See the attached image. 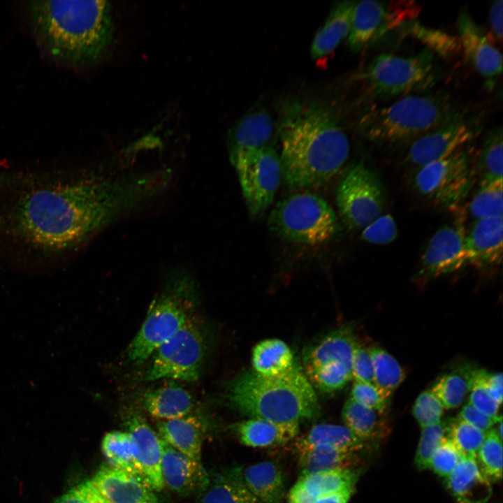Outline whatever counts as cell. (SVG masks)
<instances>
[{
	"label": "cell",
	"mask_w": 503,
	"mask_h": 503,
	"mask_svg": "<svg viewBox=\"0 0 503 503\" xmlns=\"http://www.w3.org/2000/svg\"><path fill=\"white\" fill-rule=\"evenodd\" d=\"M54 503H90L82 483L72 488Z\"/></svg>",
	"instance_id": "obj_54"
},
{
	"label": "cell",
	"mask_w": 503,
	"mask_h": 503,
	"mask_svg": "<svg viewBox=\"0 0 503 503\" xmlns=\"http://www.w3.org/2000/svg\"><path fill=\"white\" fill-rule=\"evenodd\" d=\"M476 462L481 475L489 482L501 479L502 475V439L493 428L486 433L476 455Z\"/></svg>",
	"instance_id": "obj_40"
},
{
	"label": "cell",
	"mask_w": 503,
	"mask_h": 503,
	"mask_svg": "<svg viewBox=\"0 0 503 503\" xmlns=\"http://www.w3.org/2000/svg\"><path fill=\"white\" fill-rule=\"evenodd\" d=\"M502 0L494 1L489 10V24L493 36L500 41L502 39Z\"/></svg>",
	"instance_id": "obj_53"
},
{
	"label": "cell",
	"mask_w": 503,
	"mask_h": 503,
	"mask_svg": "<svg viewBox=\"0 0 503 503\" xmlns=\"http://www.w3.org/2000/svg\"><path fill=\"white\" fill-rule=\"evenodd\" d=\"M28 9L40 44L63 64L90 66L105 57L112 44L114 24L106 1H33Z\"/></svg>",
	"instance_id": "obj_3"
},
{
	"label": "cell",
	"mask_w": 503,
	"mask_h": 503,
	"mask_svg": "<svg viewBox=\"0 0 503 503\" xmlns=\"http://www.w3.org/2000/svg\"><path fill=\"white\" fill-rule=\"evenodd\" d=\"M231 428L245 446L263 448L282 445L292 440L299 432V423L250 418L233 424Z\"/></svg>",
	"instance_id": "obj_26"
},
{
	"label": "cell",
	"mask_w": 503,
	"mask_h": 503,
	"mask_svg": "<svg viewBox=\"0 0 503 503\" xmlns=\"http://www.w3.org/2000/svg\"><path fill=\"white\" fill-rule=\"evenodd\" d=\"M160 439L191 458L201 462V449L206 424L201 417L189 414L185 416L160 420L156 423Z\"/></svg>",
	"instance_id": "obj_21"
},
{
	"label": "cell",
	"mask_w": 503,
	"mask_h": 503,
	"mask_svg": "<svg viewBox=\"0 0 503 503\" xmlns=\"http://www.w3.org/2000/svg\"><path fill=\"white\" fill-rule=\"evenodd\" d=\"M89 501L90 503H109L101 495L98 493L92 497V500H89Z\"/></svg>",
	"instance_id": "obj_57"
},
{
	"label": "cell",
	"mask_w": 503,
	"mask_h": 503,
	"mask_svg": "<svg viewBox=\"0 0 503 503\" xmlns=\"http://www.w3.org/2000/svg\"><path fill=\"white\" fill-rule=\"evenodd\" d=\"M314 500V497L296 483L291 489L288 496L289 503H313Z\"/></svg>",
	"instance_id": "obj_56"
},
{
	"label": "cell",
	"mask_w": 503,
	"mask_h": 503,
	"mask_svg": "<svg viewBox=\"0 0 503 503\" xmlns=\"http://www.w3.org/2000/svg\"><path fill=\"white\" fill-rule=\"evenodd\" d=\"M435 73L433 53L426 48L408 57L381 53L371 60L360 77L372 97L385 99L430 87Z\"/></svg>",
	"instance_id": "obj_8"
},
{
	"label": "cell",
	"mask_w": 503,
	"mask_h": 503,
	"mask_svg": "<svg viewBox=\"0 0 503 503\" xmlns=\"http://www.w3.org/2000/svg\"><path fill=\"white\" fill-rule=\"evenodd\" d=\"M476 368L462 365L437 379L431 391L445 409L459 407L470 391Z\"/></svg>",
	"instance_id": "obj_34"
},
{
	"label": "cell",
	"mask_w": 503,
	"mask_h": 503,
	"mask_svg": "<svg viewBox=\"0 0 503 503\" xmlns=\"http://www.w3.org/2000/svg\"><path fill=\"white\" fill-rule=\"evenodd\" d=\"M474 175L469 156L461 149L449 156L418 169L415 189L435 205L458 208L472 186Z\"/></svg>",
	"instance_id": "obj_11"
},
{
	"label": "cell",
	"mask_w": 503,
	"mask_h": 503,
	"mask_svg": "<svg viewBox=\"0 0 503 503\" xmlns=\"http://www.w3.org/2000/svg\"><path fill=\"white\" fill-rule=\"evenodd\" d=\"M503 180L479 184L469 205L471 216L477 219L503 213Z\"/></svg>",
	"instance_id": "obj_39"
},
{
	"label": "cell",
	"mask_w": 503,
	"mask_h": 503,
	"mask_svg": "<svg viewBox=\"0 0 503 503\" xmlns=\"http://www.w3.org/2000/svg\"><path fill=\"white\" fill-rule=\"evenodd\" d=\"M499 417L490 418L467 402L462 407L458 418L486 432L492 428Z\"/></svg>",
	"instance_id": "obj_51"
},
{
	"label": "cell",
	"mask_w": 503,
	"mask_h": 503,
	"mask_svg": "<svg viewBox=\"0 0 503 503\" xmlns=\"http://www.w3.org/2000/svg\"><path fill=\"white\" fill-rule=\"evenodd\" d=\"M479 122L466 119L460 113L453 118L414 140L404 162L418 168L446 158L462 149L480 131Z\"/></svg>",
	"instance_id": "obj_13"
},
{
	"label": "cell",
	"mask_w": 503,
	"mask_h": 503,
	"mask_svg": "<svg viewBox=\"0 0 503 503\" xmlns=\"http://www.w3.org/2000/svg\"><path fill=\"white\" fill-rule=\"evenodd\" d=\"M253 370L268 377L283 374L295 365L293 353L282 340L271 338L262 340L252 349Z\"/></svg>",
	"instance_id": "obj_31"
},
{
	"label": "cell",
	"mask_w": 503,
	"mask_h": 503,
	"mask_svg": "<svg viewBox=\"0 0 503 503\" xmlns=\"http://www.w3.org/2000/svg\"><path fill=\"white\" fill-rule=\"evenodd\" d=\"M101 450L111 467L143 479L136 465L135 446L128 432L106 433L102 439Z\"/></svg>",
	"instance_id": "obj_37"
},
{
	"label": "cell",
	"mask_w": 503,
	"mask_h": 503,
	"mask_svg": "<svg viewBox=\"0 0 503 503\" xmlns=\"http://www.w3.org/2000/svg\"><path fill=\"white\" fill-rule=\"evenodd\" d=\"M385 201L384 190L379 177L363 163L352 166L337 189L339 213L351 230L362 231L381 216Z\"/></svg>",
	"instance_id": "obj_10"
},
{
	"label": "cell",
	"mask_w": 503,
	"mask_h": 503,
	"mask_svg": "<svg viewBox=\"0 0 503 503\" xmlns=\"http://www.w3.org/2000/svg\"><path fill=\"white\" fill-rule=\"evenodd\" d=\"M365 445L345 425L328 423L314 425L296 442V447L326 446L351 453L362 450Z\"/></svg>",
	"instance_id": "obj_33"
},
{
	"label": "cell",
	"mask_w": 503,
	"mask_h": 503,
	"mask_svg": "<svg viewBox=\"0 0 503 503\" xmlns=\"http://www.w3.org/2000/svg\"><path fill=\"white\" fill-rule=\"evenodd\" d=\"M386 13L384 2L373 0L356 2L347 36V44L352 52H360L384 36Z\"/></svg>",
	"instance_id": "obj_22"
},
{
	"label": "cell",
	"mask_w": 503,
	"mask_h": 503,
	"mask_svg": "<svg viewBox=\"0 0 503 503\" xmlns=\"http://www.w3.org/2000/svg\"><path fill=\"white\" fill-rule=\"evenodd\" d=\"M469 403L483 414L497 418L500 404L488 392L482 377V369H476L469 391Z\"/></svg>",
	"instance_id": "obj_49"
},
{
	"label": "cell",
	"mask_w": 503,
	"mask_h": 503,
	"mask_svg": "<svg viewBox=\"0 0 503 503\" xmlns=\"http://www.w3.org/2000/svg\"><path fill=\"white\" fill-rule=\"evenodd\" d=\"M282 178L291 189L320 187L342 169L350 143L335 112L317 101L291 100L280 109Z\"/></svg>",
	"instance_id": "obj_2"
},
{
	"label": "cell",
	"mask_w": 503,
	"mask_h": 503,
	"mask_svg": "<svg viewBox=\"0 0 503 503\" xmlns=\"http://www.w3.org/2000/svg\"><path fill=\"white\" fill-rule=\"evenodd\" d=\"M357 343L352 330L347 328L330 333L305 353L306 373L333 361L342 363L351 372L353 351Z\"/></svg>",
	"instance_id": "obj_25"
},
{
	"label": "cell",
	"mask_w": 503,
	"mask_h": 503,
	"mask_svg": "<svg viewBox=\"0 0 503 503\" xmlns=\"http://www.w3.org/2000/svg\"><path fill=\"white\" fill-rule=\"evenodd\" d=\"M249 490L261 503H282L285 490L284 477L279 467L265 461L242 469Z\"/></svg>",
	"instance_id": "obj_29"
},
{
	"label": "cell",
	"mask_w": 503,
	"mask_h": 503,
	"mask_svg": "<svg viewBox=\"0 0 503 503\" xmlns=\"http://www.w3.org/2000/svg\"><path fill=\"white\" fill-rule=\"evenodd\" d=\"M384 414L349 398L344 403L342 417L345 426L365 442H379L390 432Z\"/></svg>",
	"instance_id": "obj_28"
},
{
	"label": "cell",
	"mask_w": 503,
	"mask_h": 503,
	"mask_svg": "<svg viewBox=\"0 0 503 503\" xmlns=\"http://www.w3.org/2000/svg\"><path fill=\"white\" fill-rule=\"evenodd\" d=\"M469 263L476 268L498 265L502 261L503 217L494 216L475 220L466 233Z\"/></svg>",
	"instance_id": "obj_19"
},
{
	"label": "cell",
	"mask_w": 503,
	"mask_h": 503,
	"mask_svg": "<svg viewBox=\"0 0 503 503\" xmlns=\"http://www.w3.org/2000/svg\"><path fill=\"white\" fill-rule=\"evenodd\" d=\"M232 165L249 214L252 217L262 214L272 203L282 179L278 153L268 145L237 159Z\"/></svg>",
	"instance_id": "obj_12"
},
{
	"label": "cell",
	"mask_w": 503,
	"mask_h": 503,
	"mask_svg": "<svg viewBox=\"0 0 503 503\" xmlns=\"http://www.w3.org/2000/svg\"><path fill=\"white\" fill-rule=\"evenodd\" d=\"M270 230L278 237L306 245L323 244L340 229L333 209L319 196L307 191L279 202L268 218Z\"/></svg>",
	"instance_id": "obj_6"
},
{
	"label": "cell",
	"mask_w": 503,
	"mask_h": 503,
	"mask_svg": "<svg viewBox=\"0 0 503 503\" xmlns=\"http://www.w3.org/2000/svg\"><path fill=\"white\" fill-rule=\"evenodd\" d=\"M484 385L490 396L500 405L502 402V374L488 372L482 369Z\"/></svg>",
	"instance_id": "obj_52"
},
{
	"label": "cell",
	"mask_w": 503,
	"mask_h": 503,
	"mask_svg": "<svg viewBox=\"0 0 503 503\" xmlns=\"http://www.w3.org/2000/svg\"><path fill=\"white\" fill-rule=\"evenodd\" d=\"M398 236V227L393 217L381 214L365 226L360 233L362 240L371 244L385 245L394 241Z\"/></svg>",
	"instance_id": "obj_46"
},
{
	"label": "cell",
	"mask_w": 503,
	"mask_h": 503,
	"mask_svg": "<svg viewBox=\"0 0 503 503\" xmlns=\"http://www.w3.org/2000/svg\"><path fill=\"white\" fill-rule=\"evenodd\" d=\"M458 113L446 94L407 95L390 105L369 110L360 117L358 128L365 138L377 143L414 141Z\"/></svg>",
	"instance_id": "obj_5"
},
{
	"label": "cell",
	"mask_w": 503,
	"mask_h": 503,
	"mask_svg": "<svg viewBox=\"0 0 503 503\" xmlns=\"http://www.w3.org/2000/svg\"><path fill=\"white\" fill-rule=\"evenodd\" d=\"M160 439L161 472L164 486L180 495L202 492L209 483L210 477L201 462L192 460Z\"/></svg>",
	"instance_id": "obj_18"
},
{
	"label": "cell",
	"mask_w": 503,
	"mask_h": 503,
	"mask_svg": "<svg viewBox=\"0 0 503 503\" xmlns=\"http://www.w3.org/2000/svg\"><path fill=\"white\" fill-rule=\"evenodd\" d=\"M201 503H261L247 488L240 467L225 470L201 492Z\"/></svg>",
	"instance_id": "obj_30"
},
{
	"label": "cell",
	"mask_w": 503,
	"mask_h": 503,
	"mask_svg": "<svg viewBox=\"0 0 503 503\" xmlns=\"http://www.w3.org/2000/svg\"><path fill=\"white\" fill-rule=\"evenodd\" d=\"M190 285L185 278L178 279L153 302L127 349L129 360L134 365L146 361L191 316Z\"/></svg>",
	"instance_id": "obj_7"
},
{
	"label": "cell",
	"mask_w": 503,
	"mask_h": 503,
	"mask_svg": "<svg viewBox=\"0 0 503 503\" xmlns=\"http://www.w3.org/2000/svg\"><path fill=\"white\" fill-rule=\"evenodd\" d=\"M374 371L373 384L388 398L404 381L406 374L398 361L380 347L369 348Z\"/></svg>",
	"instance_id": "obj_38"
},
{
	"label": "cell",
	"mask_w": 503,
	"mask_h": 503,
	"mask_svg": "<svg viewBox=\"0 0 503 503\" xmlns=\"http://www.w3.org/2000/svg\"><path fill=\"white\" fill-rule=\"evenodd\" d=\"M90 481L109 503H160L143 479L111 466L101 467Z\"/></svg>",
	"instance_id": "obj_17"
},
{
	"label": "cell",
	"mask_w": 503,
	"mask_h": 503,
	"mask_svg": "<svg viewBox=\"0 0 503 503\" xmlns=\"http://www.w3.org/2000/svg\"><path fill=\"white\" fill-rule=\"evenodd\" d=\"M445 408L437 397L430 390L423 391L413 406V415L423 428L441 421Z\"/></svg>",
	"instance_id": "obj_45"
},
{
	"label": "cell",
	"mask_w": 503,
	"mask_h": 503,
	"mask_svg": "<svg viewBox=\"0 0 503 503\" xmlns=\"http://www.w3.org/2000/svg\"><path fill=\"white\" fill-rule=\"evenodd\" d=\"M465 212L438 229L428 241L420 259V274L437 277L457 271L469 263L466 247Z\"/></svg>",
	"instance_id": "obj_14"
},
{
	"label": "cell",
	"mask_w": 503,
	"mask_h": 503,
	"mask_svg": "<svg viewBox=\"0 0 503 503\" xmlns=\"http://www.w3.org/2000/svg\"><path fill=\"white\" fill-rule=\"evenodd\" d=\"M502 129L497 126L489 132L485 138L476 166L472 167L473 175H477L479 184L502 180Z\"/></svg>",
	"instance_id": "obj_36"
},
{
	"label": "cell",
	"mask_w": 503,
	"mask_h": 503,
	"mask_svg": "<svg viewBox=\"0 0 503 503\" xmlns=\"http://www.w3.org/2000/svg\"><path fill=\"white\" fill-rule=\"evenodd\" d=\"M140 401L152 416L160 420L185 416L194 408L191 394L173 382L145 390L140 395Z\"/></svg>",
	"instance_id": "obj_24"
},
{
	"label": "cell",
	"mask_w": 503,
	"mask_h": 503,
	"mask_svg": "<svg viewBox=\"0 0 503 503\" xmlns=\"http://www.w3.org/2000/svg\"><path fill=\"white\" fill-rule=\"evenodd\" d=\"M356 1H343L331 10L311 45L313 59L326 57L339 45L350 31Z\"/></svg>",
	"instance_id": "obj_27"
},
{
	"label": "cell",
	"mask_w": 503,
	"mask_h": 503,
	"mask_svg": "<svg viewBox=\"0 0 503 503\" xmlns=\"http://www.w3.org/2000/svg\"><path fill=\"white\" fill-rule=\"evenodd\" d=\"M226 391L229 406L250 418L299 423L320 414L314 389L296 364L272 377L246 371L230 383Z\"/></svg>",
	"instance_id": "obj_4"
},
{
	"label": "cell",
	"mask_w": 503,
	"mask_h": 503,
	"mask_svg": "<svg viewBox=\"0 0 503 503\" xmlns=\"http://www.w3.org/2000/svg\"><path fill=\"white\" fill-rule=\"evenodd\" d=\"M449 420L422 428L421 438L415 455V464L419 470L430 468L432 455L442 441L447 436Z\"/></svg>",
	"instance_id": "obj_44"
},
{
	"label": "cell",
	"mask_w": 503,
	"mask_h": 503,
	"mask_svg": "<svg viewBox=\"0 0 503 503\" xmlns=\"http://www.w3.org/2000/svg\"><path fill=\"white\" fill-rule=\"evenodd\" d=\"M206 349L201 326L190 316L184 324L152 354L143 380L196 381Z\"/></svg>",
	"instance_id": "obj_9"
},
{
	"label": "cell",
	"mask_w": 503,
	"mask_h": 503,
	"mask_svg": "<svg viewBox=\"0 0 503 503\" xmlns=\"http://www.w3.org/2000/svg\"><path fill=\"white\" fill-rule=\"evenodd\" d=\"M462 458L460 453L446 436L435 450L430 468L439 476L446 478L454 470Z\"/></svg>",
	"instance_id": "obj_47"
},
{
	"label": "cell",
	"mask_w": 503,
	"mask_h": 503,
	"mask_svg": "<svg viewBox=\"0 0 503 503\" xmlns=\"http://www.w3.org/2000/svg\"><path fill=\"white\" fill-rule=\"evenodd\" d=\"M274 128L272 117L263 108L245 115L229 131L228 140L231 163L269 145Z\"/></svg>",
	"instance_id": "obj_20"
},
{
	"label": "cell",
	"mask_w": 503,
	"mask_h": 503,
	"mask_svg": "<svg viewBox=\"0 0 503 503\" xmlns=\"http://www.w3.org/2000/svg\"><path fill=\"white\" fill-rule=\"evenodd\" d=\"M360 472L352 469L321 472L300 476L296 484L314 497L354 488Z\"/></svg>",
	"instance_id": "obj_35"
},
{
	"label": "cell",
	"mask_w": 503,
	"mask_h": 503,
	"mask_svg": "<svg viewBox=\"0 0 503 503\" xmlns=\"http://www.w3.org/2000/svg\"><path fill=\"white\" fill-rule=\"evenodd\" d=\"M409 33L432 53L435 52L444 57L449 58L462 52L458 38L443 31L413 22L409 27Z\"/></svg>",
	"instance_id": "obj_42"
},
{
	"label": "cell",
	"mask_w": 503,
	"mask_h": 503,
	"mask_svg": "<svg viewBox=\"0 0 503 503\" xmlns=\"http://www.w3.org/2000/svg\"><path fill=\"white\" fill-rule=\"evenodd\" d=\"M354 488L346 489L337 493L314 497L313 503H348Z\"/></svg>",
	"instance_id": "obj_55"
},
{
	"label": "cell",
	"mask_w": 503,
	"mask_h": 503,
	"mask_svg": "<svg viewBox=\"0 0 503 503\" xmlns=\"http://www.w3.org/2000/svg\"><path fill=\"white\" fill-rule=\"evenodd\" d=\"M457 27L461 51L492 87L502 72V56L465 9L459 13Z\"/></svg>",
	"instance_id": "obj_15"
},
{
	"label": "cell",
	"mask_w": 503,
	"mask_h": 503,
	"mask_svg": "<svg viewBox=\"0 0 503 503\" xmlns=\"http://www.w3.org/2000/svg\"><path fill=\"white\" fill-rule=\"evenodd\" d=\"M168 170L87 174L38 183L0 211V229L43 254H60L85 243L119 218L163 192Z\"/></svg>",
	"instance_id": "obj_1"
},
{
	"label": "cell",
	"mask_w": 503,
	"mask_h": 503,
	"mask_svg": "<svg viewBox=\"0 0 503 503\" xmlns=\"http://www.w3.org/2000/svg\"><path fill=\"white\" fill-rule=\"evenodd\" d=\"M486 433L459 418L449 420L447 437L462 457L476 458Z\"/></svg>",
	"instance_id": "obj_43"
},
{
	"label": "cell",
	"mask_w": 503,
	"mask_h": 503,
	"mask_svg": "<svg viewBox=\"0 0 503 503\" xmlns=\"http://www.w3.org/2000/svg\"><path fill=\"white\" fill-rule=\"evenodd\" d=\"M298 454L300 476L321 472L351 469L355 453L347 452L326 446L296 447Z\"/></svg>",
	"instance_id": "obj_32"
},
{
	"label": "cell",
	"mask_w": 503,
	"mask_h": 503,
	"mask_svg": "<svg viewBox=\"0 0 503 503\" xmlns=\"http://www.w3.org/2000/svg\"><path fill=\"white\" fill-rule=\"evenodd\" d=\"M124 419L135 446L136 462L142 478L154 490H162L165 486L161 472L159 437L136 412L126 413Z\"/></svg>",
	"instance_id": "obj_16"
},
{
	"label": "cell",
	"mask_w": 503,
	"mask_h": 503,
	"mask_svg": "<svg viewBox=\"0 0 503 503\" xmlns=\"http://www.w3.org/2000/svg\"><path fill=\"white\" fill-rule=\"evenodd\" d=\"M351 377L355 381L372 383L374 371L369 348L357 343L353 355Z\"/></svg>",
	"instance_id": "obj_50"
},
{
	"label": "cell",
	"mask_w": 503,
	"mask_h": 503,
	"mask_svg": "<svg viewBox=\"0 0 503 503\" xmlns=\"http://www.w3.org/2000/svg\"><path fill=\"white\" fill-rule=\"evenodd\" d=\"M350 398L381 414L385 413L391 401L374 384L360 381L353 384Z\"/></svg>",
	"instance_id": "obj_48"
},
{
	"label": "cell",
	"mask_w": 503,
	"mask_h": 503,
	"mask_svg": "<svg viewBox=\"0 0 503 503\" xmlns=\"http://www.w3.org/2000/svg\"><path fill=\"white\" fill-rule=\"evenodd\" d=\"M312 386L324 393L342 390L352 379L351 372L342 363L333 361L306 373Z\"/></svg>",
	"instance_id": "obj_41"
},
{
	"label": "cell",
	"mask_w": 503,
	"mask_h": 503,
	"mask_svg": "<svg viewBox=\"0 0 503 503\" xmlns=\"http://www.w3.org/2000/svg\"><path fill=\"white\" fill-rule=\"evenodd\" d=\"M445 483L456 503H486L492 494L490 483L472 458L462 457Z\"/></svg>",
	"instance_id": "obj_23"
}]
</instances>
